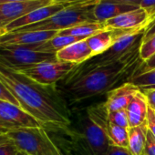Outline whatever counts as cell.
Instances as JSON below:
<instances>
[{
	"label": "cell",
	"mask_w": 155,
	"mask_h": 155,
	"mask_svg": "<svg viewBox=\"0 0 155 155\" xmlns=\"http://www.w3.org/2000/svg\"><path fill=\"white\" fill-rule=\"evenodd\" d=\"M140 8L147 12L152 21L155 19V0H141Z\"/></svg>",
	"instance_id": "cell-28"
},
{
	"label": "cell",
	"mask_w": 155,
	"mask_h": 155,
	"mask_svg": "<svg viewBox=\"0 0 155 155\" xmlns=\"http://www.w3.org/2000/svg\"><path fill=\"white\" fill-rule=\"evenodd\" d=\"M152 22L151 18L145 10L139 8L138 9L124 13L112 19L107 20L105 25L111 29H146Z\"/></svg>",
	"instance_id": "cell-11"
},
{
	"label": "cell",
	"mask_w": 155,
	"mask_h": 155,
	"mask_svg": "<svg viewBox=\"0 0 155 155\" xmlns=\"http://www.w3.org/2000/svg\"><path fill=\"white\" fill-rule=\"evenodd\" d=\"M153 68H155V55H153L147 61L143 62V64L141 65V67L139 68V71L143 72V71L150 70V69H153Z\"/></svg>",
	"instance_id": "cell-32"
},
{
	"label": "cell",
	"mask_w": 155,
	"mask_h": 155,
	"mask_svg": "<svg viewBox=\"0 0 155 155\" xmlns=\"http://www.w3.org/2000/svg\"><path fill=\"white\" fill-rule=\"evenodd\" d=\"M147 123L141 126L130 127L129 131V150L131 155H143L146 144Z\"/></svg>",
	"instance_id": "cell-20"
},
{
	"label": "cell",
	"mask_w": 155,
	"mask_h": 155,
	"mask_svg": "<svg viewBox=\"0 0 155 155\" xmlns=\"http://www.w3.org/2000/svg\"><path fill=\"white\" fill-rule=\"evenodd\" d=\"M147 128L155 137V111L149 107L147 115Z\"/></svg>",
	"instance_id": "cell-30"
},
{
	"label": "cell",
	"mask_w": 155,
	"mask_h": 155,
	"mask_svg": "<svg viewBox=\"0 0 155 155\" xmlns=\"http://www.w3.org/2000/svg\"><path fill=\"white\" fill-rule=\"evenodd\" d=\"M146 99H147V102L149 107L155 111V88L154 89H149V90H145L143 91H141Z\"/></svg>",
	"instance_id": "cell-31"
},
{
	"label": "cell",
	"mask_w": 155,
	"mask_h": 155,
	"mask_svg": "<svg viewBox=\"0 0 155 155\" xmlns=\"http://www.w3.org/2000/svg\"><path fill=\"white\" fill-rule=\"evenodd\" d=\"M142 29H134V30H123V29H111L102 31L99 34H96L87 39L88 45L92 51V55L97 56L104 51L108 50L111 46H113L120 38L134 31H139ZM146 30V29H145Z\"/></svg>",
	"instance_id": "cell-15"
},
{
	"label": "cell",
	"mask_w": 155,
	"mask_h": 155,
	"mask_svg": "<svg viewBox=\"0 0 155 155\" xmlns=\"http://www.w3.org/2000/svg\"><path fill=\"white\" fill-rule=\"evenodd\" d=\"M107 120L109 123H111L116 126H120L122 128H129V119L126 110L111 111L107 113Z\"/></svg>",
	"instance_id": "cell-23"
},
{
	"label": "cell",
	"mask_w": 155,
	"mask_h": 155,
	"mask_svg": "<svg viewBox=\"0 0 155 155\" xmlns=\"http://www.w3.org/2000/svg\"><path fill=\"white\" fill-rule=\"evenodd\" d=\"M108 29L109 28L105 25V23L94 22V23L82 24V25L76 26V27H73L65 30H61L58 32V35L76 37V38H80L85 40L96 34H99Z\"/></svg>",
	"instance_id": "cell-19"
},
{
	"label": "cell",
	"mask_w": 155,
	"mask_h": 155,
	"mask_svg": "<svg viewBox=\"0 0 155 155\" xmlns=\"http://www.w3.org/2000/svg\"><path fill=\"white\" fill-rule=\"evenodd\" d=\"M106 155H131L128 148L119 147L110 143V147Z\"/></svg>",
	"instance_id": "cell-29"
},
{
	"label": "cell",
	"mask_w": 155,
	"mask_h": 155,
	"mask_svg": "<svg viewBox=\"0 0 155 155\" xmlns=\"http://www.w3.org/2000/svg\"><path fill=\"white\" fill-rule=\"evenodd\" d=\"M57 60L56 54L29 50L23 46H0V62L17 71Z\"/></svg>",
	"instance_id": "cell-7"
},
{
	"label": "cell",
	"mask_w": 155,
	"mask_h": 155,
	"mask_svg": "<svg viewBox=\"0 0 155 155\" xmlns=\"http://www.w3.org/2000/svg\"><path fill=\"white\" fill-rule=\"evenodd\" d=\"M76 64L53 61L44 62L28 68L20 70L19 72L26 75L30 80L44 86H54L59 81H63L65 78L76 67Z\"/></svg>",
	"instance_id": "cell-8"
},
{
	"label": "cell",
	"mask_w": 155,
	"mask_h": 155,
	"mask_svg": "<svg viewBox=\"0 0 155 155\" xmlns=\"http://www.w3.org/2000/svg\"><path fill=\"white\" fill-rule=\"evenodd\" d=\"M148 110L149 105L147 99L140 91H138L126 109L130 127H137L146 124Z\"/></svg>",
	"instance_id": "cell-17"
},
{
	"label": "cell",
	"mask_w": 155,
	"mask_h": 155,
	"mask_svg": "<svg viewBox=\"0 0 155 155\" xmlns=\"http://www.w3.org/2000/svg\"><path fill=\"white\" fill-rule=\"evenodd\" d=\"M140 48L114 63L99 67L74 81L62 84L61 90H58L60 94L66 101L73 103L108 93L128 82L144 62L140 57Z\"/></svg>",
	"instance_id": "cell-2"
},
{
	"label": "cell",
	"mask_w": 155,
	"mask_h": 155,
	"mask_svg": "<svg viewBox=\"0 0 155 155\" xmlns=\"http://www.w3.org/2000/svg\"><path fill=\"white\" fill-rule=\"evenodd\" d=\"M58 34V31L9 32L0 36V46H25L48 41Z\"/></svg>",
	"instance_id": "cell-12"
},
{
	"label": "cell",
	"mask_w": 155,
	"mask_h": 155,
	"mask_svg": "<svg viewBox=\"0 0 155 155\" xmlns=\"http://www.w3.org/2000/svg\"><path fill=\"white\" fill-rule=\"evenodd\" d=\"M0 101H8V102H10L12 104H15V105L20 107L18 101L15 99V97L12 95V93L7 89V87L1 81H0Z\"/></svg>",
	"instance_id": "cell-26"
},
{
	"label": "cell",
	"mask_w": 155,
	"mask_h": 155,
	"mask_svg": "<svg viewBox=\"0 0 155 155\" xmlns=\"http://www.w3.org/2000/svg\"><path fill=\"white\" fill-rule=\"evenodd\" d=\"M140 7L130 6L120 3L101 1L94 8V16L98 22L105 23L107 20L112 19L124 13L138 9Z\"/></svg>",
	"instance_id": "cell-18"
},
{
	"label": "cell",
	"mask_w": 155,
	"mask_h": 155,
	"mask_svg": "<svg viewBox=\"0 0 155 155\" xmlns=\"http://www.w3.org/2000/svg\"><path fill=\"white\" fill-rule=\"evenodd\" d=\"M57 146H58V151H59V155H73L72 153H71V151L67 148H65V147H62L61 145H58V144H56Z\"/></svg>",
	"instance_id": "cell-36"
},
{
	"label": "cell",
	"mask_w": 155,
	"mask_h": 155,
	"mask_svg": "<svg viewBox=\"0 0 155 155\" xmlns=\"http://www.w3.org/2000/svg\"><path fill=\"white\" fill-rule=\"evenodd\" d=\"M155 55V35L146 41H143L140 48V57L145 62Z\"/></svg>",
	"instance_id": "cell-25"
},
{
	"label": "cell",
	"mask_w": 155,
	"mask_h": 155,
	"mask_svg": "<svg viewBox=\"0 0 155 155\" xmlns=\"http://www.w3.org/2000/svg\"><path fill=\"white\" fill-rule=\"evenodd\" d=\"M155 35V19L149 25V27L146 28L145 32H144V36L142 38V42L148 40L149 38H150L151 37H153Z\"/></svg>",
	"instance_id": "cell-33"
},
{
	"label": "cell",
	"mask_w": 155,
	"mask_h": 155,
	"mask_svg": "<svg viewBox=\"0 0 155 155\" xmlns=\"http://www.w3.org/2000/svg\"><path fill=\"white\" fill-rule=\"evenodd\" d=\"M140 91L130 82H126L107 93V99L104 103L108 112L126 110L134 94Z\"/></svg>",
	"instance_id": "cell-14"
},
{
	"label": "cell",
	"mask_w": 155,
	"mask_h": 155,
	"mask_svg": "<svg viewBox=\"0 0 155 155\" xmlns=\"http://www.w3.org/2000/svg\"><path fill=\"white\" fill-rule=\"evenodd\" d=\"M18 151L28 155H59L58 148L42 127H28L6 132Z\"/></svg>",
	"instance_id": "cell-6"
},
{
	"label": "cell",
	"mask_w": 155,
	"mask_h": 155,
	"mask_svg": "<svg viewBox=\"0 0 155 155\" xmlns=\"http://www.w3.org/2000/svg\"><path fill=\"white\" fill-rule=\"evenodd\" d=\"M18 149L7 133L0 135V155H16Z\"/></svg>",
	"instance_id": "cell-24"
},
{
	"label": "cell",
	"mask_w": 155,
	"mask_h": 155,
	"mask_svg": "<svg viewBox=\"0 0 155 155\" xmlns=\"http://www.w3.org/2000/svg\"><path fill=\"white\" fill-rule=\"evenodd\" d=\"M128 82L137 87L140 91L155 88V68L140 72L139 69L131 76Z\"/></svg>",
	"instance_id": "cell-21"
},
{
	"label": "cell",
	"mask_w": 155,
	"mask_h": 155,
	"mask_svg": "<svg viewBox=\"0 0 155 155\" xmlns=\"http://www.w3.org/2000/svg\"><path fill=\"white\" fill-rule=\"evenodd\" d=\"M69 5H65V4H58V3H54L50 6H47L38 9H36L28 15L22 17L21 18L12 22L8 26H7L3 30H2V35L12 32L18 28L30 26L33 24H37L38 22H41L45 19H48V18L54 16L58 12L61 11L65 8H67Z\"/></svg>",
	"instance_id": "cell-13"
},
{
	"label": "cell",
	"mask_w": 155,
	"mask_h": 155,
	"mask_svg": "<svg viewBox=\"0 0 155 155\" xmlns=\"http://www.w3.org/2000/svg\"><path fill=\"white\" fill-rule=\"evenodd\" d=\"M3 133H6L3 130H1V129H0V135H2Z\"/></svg>",
	"instance_id": "cell-39"
},
{
	"label": "cell",
	"mask_w": 155,
	"mask_h": 155,
	"mask_svg": "<svg viewBox=\"0 0 155 155\" xmlns=\"http://www.w3.org/2000/svg\"><path fill=\"white\" fill-rule=\"evenodd\" d=\"M54 4L53 0H28L0 4V30L28 13Z\"/></svg>",
	"instance_id": "cell-10"
},
{
	"label": "cell",
	"mask_w": 155,
	"mask_h": 155,
	"mask_svg": "<svg viewBox=\"0 0 155 155\" xmlns=\"http://www.w3.org/2000/svg\"><path fill=\"white\" fill-rule=\"evenodd\" d=\"M107 134L110 144L123 148L129 147V131L127 128H122L108 122Z\"/></svg>",
	"instance_id": "cell-22"
},
{
	"label": "cell",
	"mask_w": 155,
	"mask_h": 155,
	"mask_svg": "<svg viewBox=\"0 0 155 155\" xmlns=\"http://www.w3.org/2000/svg\"><path fill=\"white\" fill-rule=\"evenodd\" d=\"M54 3L58 4H65V5H73V4H79V3H87V2H93L97 0H53Z\"/></svg>",
	"instance_id": "cell-34"
},
{
	"label": "cell",
	"mask_w": 155,
	"mask_h": 155,
	"mask_svg": "<svg viewBox=\"0 0 155 155\" xmlns=\"http://www.w3.org/2000/svg\"><path fill=\"white\" fill-rule=\"evenodd\" d=\"M16 155H28V154H27L25 152H22V151H18V153Z\"/></svg>",
	"instance_id": "cell-38"
},
{
	"label": "cell",
	"mask_w": 155,
	"mask_h": 155,
	"mask_svg": "<svg viewBox=\"0 0 155 155\" xmlns=\"http://www.w3.org/2000/svg\"><path fill=\"white\" fill-rule=\"evenodd\" d=\"M57 59L62 62L80 65L93 57L87 39L76 42L61 49L57 54Z\"/></svg>",
	"instance_id": "cell-16"
},
{
	"label": "cell",
	"mask_w": 155,
	"mask_h": 155,
	"mask_svg": "<svg viewBox=\"0 0 155 155\" xmlns=\"http://www.w3.org/2000/svg\"><path fill=\"white\" fill-rule=\"evenodd\" d=\"M39 126L42 125L20 107L0 101V129L5 132L19 128Z\"/></svg>",
	"instance_id": "cell-9"
},
{
	"label": "cell",
	"mask_w": 155,
	"mask_h": 155,
	"mask_svg": "<svg viewBox=\"0 0 155 155\" xmlns=\"http://www.w3.org/2000/svg\"><path fill=\"white\" fill-rule=\"evenodd\" d=\"M0 81L12 93L20 108L46 130H65L72 123L67 101L54 86H44L0 62Z\"/></svg>",
	"instance_id": "cell-1"
},
{
	"label": "cell",
	"mask_w": 155,
	"mask_h": 155,
	"mask_svg": "<svg viewBox=\"0 0 155 155\" xmlns=\"http://www.w3.org/2000/svg\"><path fill=\"white\" fill-rule=\"evenodd\" d=\"M145 29L134 31L120 38L113 46H111L108 50L103 53L94 56L88 59L87 61L77 65L72 71L62 81V84H66L75 80L79 79L80 77L87 74L88 72L105 65H109L120 60L128 53L140 47L142 43V38L144 36Z\"/></svg>",
	"instance_id": "cell-5"
},
{
	"label": "cell",
	"mask_w": 155,
	"mask_h": 155,
	"mask_svg": "<svg viewBox=\"0 0 155 155\" xmlns=\"http://www.w3.org/2000/svg\"><path fill=\"white\" fill-rule=\"evenodd\" d=\"M2 35V33H1V30H0V36H1Z\"/></svg>",
	"instance_id": "cell-40"
},
{
	"label": "cell",
	"mask_w": 155,
	"mask_h": 155,
	"mask_svg": "<svg viewBox=\"0 0 155 155\" xmlns=\"http://www.w3.org/2000/svg\"><path fill=\"white\" fill-rule=\"evenodd\" d=\"M143 155H155V137L151 134V132L149 130H147L146 144Z\"/></svg>",
	"instance_id": "cell-27"
},
{
	"label": "cell",
	"mask_w": 155,
	"mask_h": 155,
	"mask_svg": "<svg viewBox=\"0 0 155 155\" xmlns=\"http://www.w3.org/2000/svg\"><path fill=\"white\" fill-rule=\"evenodd\" d=\"M102 0L69 5L54 16L37 24L18 28L12 32L23 31H61L76 26L98 22L94 16V8Z\"/></svg>",
	"instance_id": "cell-4"
},
{
	"label": "cell",
	"mask_w": 155,
	"mask_h": 155,
	"mask_svg": "<svg viewBox=\"0 0 155 155\" xmlns=\"http://www.w3.org/2000/svg\"><path fill=\"white\" fill-rule=\"evenodd\" d=\"M102 1L113 2V3H120V4H125V5H130V6L140 7V3L141 0H102Z\"/></svg>",
	"instance_id": "cell-35"
},
{
	"label": "cell",
	"mask_w": 155,
	"mask_h": 155,
	"mask_svg": "<svg viewBox=\"0 0 155 155\" xmlns=\"http://www.w3.org/2000/svg\"><path fill=\"white\" fill-rule=\"evenodd\" d=\"M100 107L88 109L87 114L79 117L77 129L65 130L68 132L74 155H106L110 147L107 134L108 120L102 119Z\"/></svg>",
	"instance_id": "cell-3"
},
{
	"label": "cell",
	"mask_w": 155,
	"mask_h": 155,
	"mask_svg": "<svg viewBox=\"0 0 155 155\" xmlns=\"http://www.w3.org/2000/svg\"><path fill=\"white\" fill-rule=\"evenodd\" d=\"M18 1H28V0H0V4L10 3V2H18Z\"/></svg>",
	"instance_id": "cell-37"
}]
</instances>
